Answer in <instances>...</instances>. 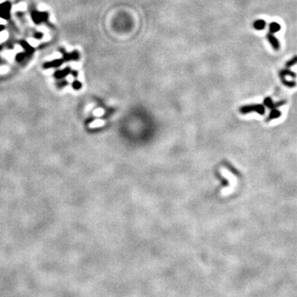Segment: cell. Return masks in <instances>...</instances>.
I'll return each mask as SVG.
<instances>
[{"label": "cell", "mask_w": 297, "mask_h": 297, "mask_svg": "<svg viewBox=\"0 0 297 297\" xmlns=\"http://www.w3.org/2000/svg\"><path fill=\"white\" fill-rule=\"evenodd\" d=\"M267 41H269L272 47L274 49L275 51H278L280 49V42L273 34L268 31V33L267 34Z\"/></svg>", "instance_id": "cell-1"}, {"label": "cell", "mask_w": 297, "mask_h": 297, "mask_svg": "<svg viewBox=\"0 0 297 297\" xmlns=\"http://www.w3.org/2000/svg\"><path fill=\"white\" fill-rule=\"evenodd\" d=\"M32 20L36 23H41L42 21H45L47 19V14L45 13H37V12H33L31 14Z\"/></svg>", "instance_id": "cell-2"}, {"label": "cell", "mask_w": 297, "mask_h": 297, "mask_svg": "<svg viewBox=\"0 0 297 297\" xmlns=\"http://www.w3.org/2000/svg\"><path fill=\"white\" fill-rule=\"evenodd\" d=\"M279 76H280L281 79H285L286 76H290V77H292L293 79H295L296 78V73L292 72V70H289L288 68H286L285 70H281L280 73H279Z\"/></svg>", "instance_id": "cell-3"}, {"label": "cell", "mask_w": 297, "mask_h": 297, "mask_svg": "<svg viewBox=\"0 0 297 297\" xmlns=\"http://www.w3.org/2000/svg\"><path fill=\"white\" fill-rule=\"evenodd\" d=\"M266 25H267L266 22L263 19L256 20L255 22L253 23V27H254V29H256V30H258V31H262V30H263L264 28L266 27Z\"/></svg>", "instance_id": "cell-4"}, {"label": "cell", "mask_w": 297, "mask_h": 297, "mask_svg": "<svg viewBox=\"0 0 297 297\" xmlns=\"http://www.w3.org/2000/svg\"><path fill=\"white\" fill-rule=\"evenodd\" d=\"M63 63V59H55L53 61L48 62L46 64L44 65V68H46V69H50V68H53V67H58L59 65H61Z\"/></svg>", "instance_id": "cell-5"}, {"label": "cell", "mask_w": 297, "mask_h": 297, "mask_svg": "<svg viewBox=\"0 0 297 297\" xmlns=\"http://www.w3.org/2000/svg\"><path fill=\"white\" fill-rule=\"evenodd\" d=\"M70 72H71V71H70V68L69 67L65 68V69H64V70H59V71L55 72V78H57V79H63L64 77L67 76Z\"/></svg>", "instance_id": "cell-6"}, {"label": "cell", "mask_w": 297, "mask_h": 297, "mask_svg": "<svg viewBox=\"0 0 297 297\" xmlns=\"http://www.w3.org/2000/svg\"><path fill=\"white\" fill-rule=\"evenodd\" d=\"M281 30V26L279 23H275V22H272L269 24V31L271 33H275V32H277Z\"/></svg>", "instance_id": "cell-7"}, {"label": "cell", "mask_w": 297, "mask_h": 297, "mask_svg": "<svg viewBox=\"0 0 297 297\" xmlns=\"http://www.w3.org/2000/svg\"><path fill=\"white\" fill-rule=\"evenodd\" d=\"M21 45H22V47L23 48V49H25L26 51H27V52H28L29 54H31V53H32V51H33V47L31 46L28 42H26V41H21Z\"/></svg>", "instance_id": "cell-8"}, {"label": "cell", "mask_w": 297, "mask_h": 297, "mask_svg": "<svg viewBox=\"0 0 297 297\" xmlns=\"http://www.w3.org/2000/svg\"><path fill=\"white\" fill-rule=\"evenodd\" d=\"M297 64V55H295L294 57H292V59H289L288 61L286 63V67L290 69V68L293 66L294 65Z\"/></svg>", "instance_id": "cell-9"}, {"label": "cell", "mask_w": 297, "mask_h": 297, "mask_svg": "<svg viewBox=\"0 0 297 297\" xmlns=\"http://www.w3.org/2000/svg\"><path fill=\"white\" fill-rule=\"evenodd\" d=\"M10 9H11V4L9 2H4V3H0V10L9 11Z\"/></svg>", "instance_id": "cell-10"}, {"label": "cell", "mask_w": 297, "mask_h": 297, "mask_svg": "<svg viewBox=\"0 0 297 297\" xmlns=\"http://www.w3.org/2000/svg\"><path fill=\"white\" fill-rule=\"evenodd\" d=\"M0 17H2L3 19L7 20L10 17V13L9 11H5V10H0Z\"/></svg>", "instance_id": "cell-11"}, {"label": "cell", "mask_w": 297, "mask_h": 297, "mask_svg": "<svg viewBox=\"0 0 297 297\" xmlns=\"http://www.w3.org/2000/svg\"><path fill=\"white\" fill-rule=\"evenodd\" d=\"M8 37H9V34L8 32L5 31H3L0 32V44L3 43V41H5L6 40L8 39Z\"/></svg>", "instance_id": "cell-12"}, {"label": "cell", "mask_w": 297, "mask_h": 297, "mask_svg": "<svg viewBox=\"0 0 297 297\" xmlns=\"http://www.w3.org/2000/svg\"><path fill=\"white\" fill-rule=\"evenodd\" d=\"M281 81H282V83H283L286 86H287V87H290V88H293V87H295V81H287L286 79V78L285 79H281Z\"/></svg>", "instance_id": "cell-13"}, {"label": "cell", "mask_w": 297, "mask_h": 297, "mask_svg": "<svg viewBox=\"0 0 297 297\" xmlns=\"http://www.w3.org/2000/svg\"><path fill=\"white\" fill-rule=\"evenodd\" d=\"M26 9V5L24 3H18L17 5H16L14 7V10L17 11V10H19V11H23Z\"/></svg>", "instance_id": "cell-14"}, {"label": "cell", "mask_w": 297, "mask_h": 297, "mask_svg": "<svg viewBox=\"0 0 297 297\" xmlns=\"http://www.w3.org/2000/svg\"><path fill=\"white\" fill-rule=\"evenodd\" d=\"M28 43H29L32 47H33V46H37V45H39V41H38V40L31 39V38L28 39Z\"/></svg>", "instance_id": "cell-15"}, {"label": "cell", "mask_w": 297, "mask_h": 297, "mask_svg": "<svg viewBox=\"0 0 297 297\" xmlns=\"http://www.w3.org/2000/svg\"><path fill=\"white\" fill-rule=\"evenodd\" d=\"M25 54H23V53H22V52H18L17 53V55H16V59H17V61H22V60H23L24 59V58H25Z\"/></svg>", "instance_id": "cell-16"}, {"label": "cell", "mask_w": 297, "mask_h": 297, "mask_svg": "<svg viewBox=\"0 0 297 297\" xmlns=\"http://www.w3.org/2000/svg\"><path fill=\"white\" fill-rule=\"evenodd\" d=\"M72 86H73V88H74V89H79V88H81L82 84L80 82L76 80V81H73V83L72 84Z\"/></svg>", "instance_id": "cell-17"}, {"label": "cell", "mask_w": 297, "mask_h": 297, "mask_svg": "<svg viewBox=\"0 0 297 297\" xmlns=\"http://www.w3.org/2000/svg\"><path fill=\"white\" fill-rule=\"evenodd\" d=\"M34 37H35V38H36L37 40H40L42 37H43V33H42V32H41V31H40V32H37V33L35 34V36H34Z\"/></svg>", "instance_id": "cell-18"}, {"label": "cell", "mask_w": 297, "mask_h": 297, "mask_svg": "<svg viewBox=\"0 0 297 297\" xmlns=\"http://www.w3.org/2000/svg\"><path fill=\"white\" fill-rule=\"evenodd\" d=\"M7 70H8V69H7L6 67L0 68V72H1V73H5Z\"/></svg>", "instance_id": "cell-19"}, {"label": "cell", "mask_w": 297, "mask_h": 297, "mask_svg": "<svg viewBox=\"0 0 297 297\" xmlns=\"http://www.w3.org/2000/svg\"><path fill=\"white\" fill-rule=\"evenodd\" d=\"M5 23V20L3 19L2 17H0V25H3Z\"/></svg>", "instance_id": "cell-20"}, {"label": "cell", "mask_w": 297, "mask_h": 297, "mask_svg": "<svg viewBox=\"0 0 297 297\" xmlns=\"http://www.w3.org/2000/svg\"><path fill=\"white\" fill-rule=\"evenodd\" d=\"M3 30H4V27H3V25H0V32L3 31Z\"/></svg>", "instance_id": "cell-21"}]
</instances>
